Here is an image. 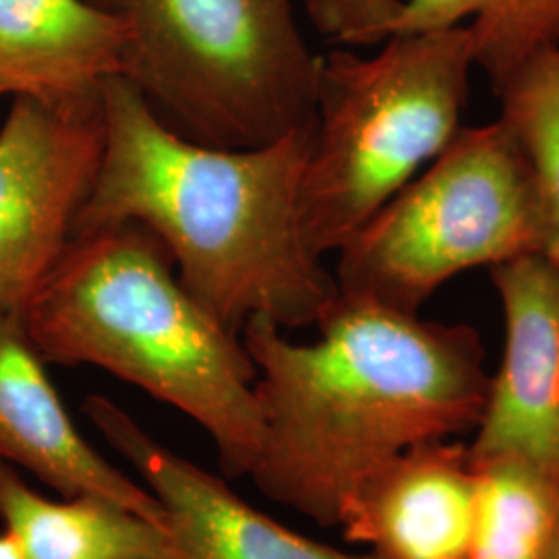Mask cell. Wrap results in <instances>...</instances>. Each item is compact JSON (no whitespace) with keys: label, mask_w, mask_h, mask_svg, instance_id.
I'll use <instances>...</instances> for the list:
<instances>
[{"label":"cell","mask_w":559,"mask_h":559,"mask_svg":"<svg viewBox=\"0 0 559 559\" xmlns=\"http://www.w3.org/2000/svg\"><path fill=\"white\" fill-rule=\"evenodd\" d=\"M106 145L98 96L17 98L0 124V313L20 316L69 249Z\"/></svg>","instance_id":"cell-7"},{"label":"cell","mask_w":559,"mask_h":559,"mask_svg":"<svg viewBox=\"0 0 559 559\" xmlns=\"http://www.w3.org/2000/svg\"><path fill=\"white\" fill-rule=\"evenodd\" d=\"M489 274L503 316V348L471 454L526 460L559 480V265L524 255Z\"/></svg>","instance_id":"cell-8"},{"label":"cell","mask_w":559,"mask_h":559,"mask_svg":"<svg viewBox=\"0 0 559 559\" xmlns=\"http://www.w3.org/2000/svg\"><path fill=\"white\" fill-rule=\"evenodd\" d=\"M539 200L500 119L462 127L338 253V293L419 313L443 284L477 267L540 255Z\"/></svg>","instance_id":"cell-6"},{"label":"cell","mask_w":559,"mask_h":559,"mask_svg":"<svg viewBox=\"0 0 559 559\" xmlns=\"http://www.w3.org/2000/svg\"><path fill=\"white\" fill-rule=\"evenodd\" d=\"M0 522L23 559H185L168 528L96 496L46 498L4 462Z\"/></svg>","instance_id":"cell-13"},{"label":"cell","mask_w":559,"mask_h":559,"mask_svg":"<svg viewBox=\"0 0 559 559\" xmlns=\"http://www.w3.org/2000/svg\"><path fill=\"white\" fill-rule=\"evenodd\" d=\"M124 27L129 81L191 141L258 147L313 122L318 57L295 0H92Z\"/></svg>","instance_id":"cell-5"},{"label":"cell","mask_w":559,"mask_h":559,"mask_svg":"<svg viewBox=\"0 0 559 559\" xmlns=\"http://www.w3.org/2000/svg\"><path fill=\"white\" fill-rule=\"evenodd\" d=\"M466 23L475 67L500 87L524 62L559 44V0H402L394 34Z\"/></svg>","instance_id":"cell-15"},{"label":"cell","mask_w":559,"mask_h":559,"mask_svg":"<svg viewBox=\"0 0 559 559\" xmlns=\"http://www.w3.org/2000/svg\"><path fill=\"white\" fill-rule=\"evenodd\" d=\"M402 0H307V13L323 38L369 48L392 36Z\"/></svg>","instance_id":"cell-17"},{"label":"cell","mask_w":559,"mask_h":559,"mask_svg":"<svg viewBox=\"0 0 559 559\" xmlns=\"http://www.w3.org/2000/svg\"><path fill=\"white\" fill-rule=\"evenodd\" d=\"M475 464L466 443L427 441L381 464L342 503V537L378 559H466Z\"/></svg>","instance_id":"cell-10"},{"label":"cell","mask_w":559,"mask_h":559,"mask_svg":"<svg viewBox=\"0 0 559 559\" xmlns=\"http://www.w3.org/2000/svg\"><path fill=\"white\" fill-rule=\"evenodd\" d=\"M473 69L466 25L394 34L371 57H321L300 182V224L313 253H338L456 138Z\"/></svg>","instance_id":"cell-4"},{"label":"cell","mask_w":559,"mask_h":559,"mask_svg":"<svg viewBox=\"0 0 559 559\" xmlns=\"http://www.w3.org/2000/svg\"><path fill=\"white\" fill-rule=\"evenodd\" d=\"M102 106L100 173L75 235L147 228L182 286L235 334L255 318L316 325L338 284L300 224L313 122L258 147H218L168 129L122 75L102 85Z\"/></svg>","instance_id":"cell-2"},{"label":"cell","mask_w":559,"mask_h":559,"mask_svg":"<svg viewBox=\"0 0 559 559\" xmlns=\"http://www.w3.org/2000/svg\"><path fill=\"white\" fill-rule=\"evenodd\" d=\"M551 559H559V537L558 543H556V549H554V556H551Z\"/></svg>","instance_id":"cell-19"},{"label":"cell","mask_w":559,"mask_h":559,"mask_svg":"<svg viewBox=\"0 0 559 559\" xmlns=\"http://www.w3.org/2000/svg\"><path fill=\"white\" fill-rule=\"evenodd\" d=\"M0 559H23L17 540L4 528L0 531Z\"/></svg>","instance_id":"cell-18"},{"label":"cell","mask_w":559,"mask_h":559,"mask_svg":"<svg viewBox=\"0 0 559 559\" xmlns=\"http://www.w3.org/2000/svg\"><path fill=\"white\" fill-rule=\"evenodd\" d=\"M0 462L60 493L117 501L170 531L158 498L98 454L69 417L20 316L0 313Z\"/></svg>","instance_id":"cell-11"},{"label":"cell","mask_w":559,"mask_h":559,"mask_svg":"<svg viewBox=\"0 0 559 559\" xmlns=\"http://www.w3.org/2000/svg\"><path fill=\"white\" fill-rule=\"evenodd\" d=\"M122 67L124 27L92 0H0V98H92Z\"/></svg>","instance_id":"cell-12"},{"label":"cell","mask_w":559,"mask_h":559,"mask_svg":"<svg viewBox=\"0 0 559 559\" xmlns=\"http://www.w3.org/2000/svg\"><path fill=\"white\" fill-rule=\"evenodd\" d=\"M83 413L158 498L185 559H378L286 528L242 500L226 480L154 440L106 396H87Z\"/></svg>","instance_id":"cell-9"},{"label":"cell","mask_w":559,"mask_h":559,"mask_svg":"<svg viewBox=\"0 0 559 559\" xmlns=\"http://www.w3.org/2000/svg\"><path fill=\"white\" fill-rule=\"evenodd\" d=\"M20 320L46 365H92L138 385L200 425L226 477H249L263 438L255 362L147 228L75 235Z\"/></svg>","instance_id":"cell-3"},{"label":"cell","mask_w":559,"mask_h":559,"mask_svg":"<svg viewBox=\"0 0 559 559\" xmlns=\"http://www.w3.org/2000/svg\"><path fill=\"white\" fill-rule=\"evenodd\" d=\"M493 92L500 120L533 177L543 222L540 255L559 265V44L524 62Z\"/></svg>","instance_id":"cell-16"},{"label":"cell","mask_w":559,"mask_h":559,"mask_svg":"<svg viewBox=\"0 0 559 559\" xmlns=\"http://www.w3.org/2000/svg\"><path fill=\"white\" fill-rule=\"evenodd\" d=\"M316 328L311 342L261 318L240 332L263 415L249 477L267 500L338 528L342 503L381 464L475 431L491 373L466 323L338 293Z\"/></svg>","instance_id":"cell-1"},{"label":"cell","mask_w":559,"mask_h":559,"mask_svg":"<svg viewBox=\"0 0 559 559\" xmlns=\"http://www.w3.org/2000/svg\"><path fill=\"white\" fill-rule=\"evenodd\" d=\"M473 464L466 559H551L559 537V480L514 456H473Z\"/></svg>","instance_id":"cell-14"}]
</instances>
